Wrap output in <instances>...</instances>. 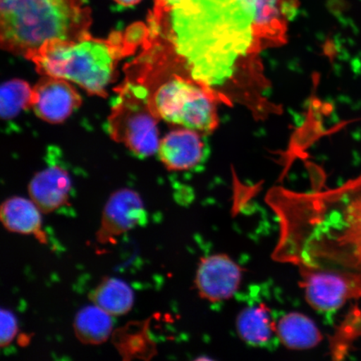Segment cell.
I'll return each mask as SVG.
<instances>
[{
  "label": "cell",
  "mask_w": 361,
  "mask_h": 361,
  "mask_svg": "<svg viewBox=\"0 0 361 361\" xmlns=\"http://www.w3.org/2000/svg\"><path fill=\"white\" fill-rule=\"evenodd\" d=\"M88 0H0V40L6 51L32 56L45 44L90 37Z\"/></svg>",
  "instance_id": "7a4b0ae2"
},
{
  "label": "cell",
  "mask_w": 361,
  "mask_h": 361,
  "mask_svg": "<svg viewBox=\"0 0 361 361\" xmlns=\"http://www.w3.org/2000/svg\"><path fill=\"white\" fill-rule=\"evenodd\" d=\"M145 215L139 194L132 189H119L111 194L104 207L97 241L102 245L114 242L117 237L141 224Z\"/></svg>",
  "instance_id": "9c48e42d"
},
{
  "label": "cell",
  "mask_w": 361,
  "mask_h": 361,
  "mask_svg": "<svg viewBox=\"0 0 361 361\" xmlns=\"http://www.w3.org/2000/svg\"><path fill=\"white\" fill-rule=\"evenodd\" d=\"M159 119L147 87L126 81L113 102L107 132L135 156L147 158L156 154L159 149Z\"/></svg>",
  "instance_id": "277c9868"
},
{
  "label": "cell",
  "mask_w": 361,
  "mask_h": 361,
  "mask_svg": "<svg viewBox=\"0 0 361 361\" xmlns=\"http://www.w3.org/2000/svg\"><path fill=\"white\" fill-rule=\"evenodd\" d=\"M28 60L34 62L39 73L71 81L99 97L106 96L116 74L114 47L92 36L45 44Z\"/></svg>",
  "instance_id": "3957f363"
},
{
  "label": "cell",
  "mask_w": 361,
  "mask_h": 361,
  "mask_svg": "<svg viewBox=\"0 0 361 361\" xmlns=\"http://www.w3.org/2000/svg\"><path fill=\"white\" fill-rule=\"evenodd\" d=\"M33 90V110L49 123H64L82 102L78 90L64 79L44 75Z\"/></svg>",
  "instance_id": "ba28073f"
},
{
  "label": "cell",
  "mask_w": 361,
  "mask_h": 361,
  "mask_svg": "<svg viewBox=\"0 0 361 361\" xmlns=\"http://www.w3.org/2000/svg\"><path fill=\"white\" fill-rule=\"evenodd\" d=\"M150 24L153 33L168 39L190 78L215 93L235 75L239 62L262 51L243 0H182L151 16Z\"/></svg>",
  "instance_id": "6da1fadb"
},
{
  "label": "cell",
  "mask_w": 361,
  "mask_h": 361,
  "mask_svg": "<svg viewBox=\"0 0 361 361\" xmlns=\"http://www.w3.org/2000/svg\"><path fill=\"white\" fill-rule=\"evenodd\" d=\"M152 99L157 116L166 123L204 135L214 133L219 125L220 99L191 78L171 76L156 90Z\"/></svg>",
  "instance_id": "5b68a950"
},
{
  "label": "cell",
  "mask_w": 361,
  "mask_h": 361,
  "mask_svg": "<svg viewBox=\"0 0 361 361\" xmlns=\"http://www.w3.org/2000/svg\"><path fill=\"white\" fill-rule=\"evenodd\" d=\"M33 88L20 79L6 81L0 90V116L4 121L16 118L22 111L32 107Z\"/></svg>",
  "instance_id": "d6986e66"
},
{
  "label": "cell",
  "mask_w": 361,
  "mask_h": 361,
  "mask_svg": "<svg viewBox=\"0 0 361 361\" xmlns=\"http://www.w3.org/2000/svg\"><path fill=\"white\" fill-rule=\"evenodd\" d=\"M242 273L236 263L224 255L202 259L197 271L196 286L203 299L221 302L230 299L240 286Z\"/></svg>",
  "instance_id": "30bf717a"
},
{
  "label": "cell",
  "mask_w": 361,
  "mask_h": 361,
  "mask_svg": "<svg viewBox=\"0 0 361 361\" xmlns=\"http://www.w3.org/2000/svg\"><path fill=\"white\" fill-rule=\"evenodd\" d=\"M111 314L96 305L85 307L75 315L74 331L78 340L85 345H101L111 335Z\"/></svg>",
  "instance_id": "ac0fdd59"
},
{
  "label": "cell",
  "mask_w": 361,
  "mask_h": 361,
  "mask_svg": "<svg viewBox=\"0 0 361 361\" xmlns=\"http://www.w3.org/2000/svg\"><path fill=\"white\" fill-rule=\"evenodd\" d=\"M113 1L120 4L121 6L132 7L137 6L142 0H113Z\"/></svg>",
  "instance_id": "7402d4cb"
},
{
  "label": "cell",
  "mask_w": 361,
  "mask_h": 361,
  "mask_svg": "<svg viewBox=\"0 0 361 361\" xmlns=\"http://www.w3.org/2000/svg\"><path fill=\"white\" fill-rule=\"evenodd\" d=\"M0 343L1 347L8 346L11 345L18 333V322L16 315L13 314L11 310L6 309H1L0 313Z\"/></svg>",
  "instance_id": "ffe728a7"
},
{
  "label": "cell",
  "mask_w": 361,
  "mask_h": 361,
  "mask_svg": "<svg viewBox=\"0 0 361 361\" xmlns=\"http://www.w3.org/2000/svg\"><path fill=\"white\" fill-rule=\"evenodd\" d=\"M250 11L252 28L261 49L286 42L290 23L300 0H243Z\"/></svg>",
  "instance_id": "52a82bcc"
},
{
  "label": "cell",
  "mask_w": 361,
  "mask_h": 361,
  "mask_svg": "<svg viewBox=\"0 0 361 361\" xmlns=\"http://www.w3.org/2000/svg\"><path fill=\"white\" fill-rule=\"evenodd\" d=\"M204 134L189 128L176 129L160 142L158 155L170 171H188L206 160L207 145Z\"/></svg>",
  "instance_id": "8fae6325"
},
{
  "label": "cell",
  "mask_w": 361,
  "mask_h": 361,
  "mask_svg": "<svg viewBox=\"0 0 361 361\" xmlns=\"http://www.w3.org/2000/svg\"><path fill=\"white\" fill-rule=\"evenodd\" d=\"M42 211L32 200L12 197L2 203L0 219L8 231L35 235L42 243H47L42 230Z\"/></svg>",
  "instance_id": "5bb4252c"
},
{
  "label": "cell",
  "mask_w": 361,
  "mask_h": 361,
  "mask_svg": "<svg viewBox=\"0 0 361 361\" xmlns=\"http://www.w3.org/2000/svg\"><path fill=\"white\" fill-rule=\"evenodd\" d=\"M149 319L130 322L113 333V344L124 360H147L157 354L155 343L149 335Z\"/></svg>",
  "instance_id": "9a60e30c"
},
{
  "label": "cell",
  "mask_w": 361,
  "mask_h": 361,
  "mask_svg": "<svg viewBox=\"0 0 361 361\" xmlns=\"http://www.w3.org/2000/svg\"><path fill=\"white\" fill-rule=\"evenodd\" d=\"M71 186V178L66 169L52 164L34 176L28 191L31 200L42 213L48 214L67 204Z\"/></svg>",
  "instance_id": "4fadbf2b"
},
{
  "label": "cell",
  "mask_w": 361,
  "mask_h": 361,
  "mask_svg": "<svg viewBox=\"0 0 361 361\" xmlns=\"http://www.w3.org/2000/svg\"><path fill=\"white\" fill-rule=\"evenodd\" d=\"M300 274L306 300L319 312H331L361 298V269H310Z\"/></svg>",
  "instance_id": "8992f818"
},
{
  "label": "cell",
  "mask_w": 361,
  "mask_h": 361,
  "mask_svg": "<svg viewBox=\"0 0 361 361\" xmlns=\"http://www.w3.org/2000/svg\"><path fill=\"white\" fill-rule=\"evenodd\" d=\"M94 305L111 315L128 313L134 304V293L128 283L116 278H104L90 293Z\"/></svg>",
  "instance_id": "e0dca14e"
},
{
  "label": "cell",
  "mask_w": 361,
  "mask_h": 361,
  "mask_svg": "<svg viewBox=\"0 0 361 361\" xmlns=\"http://www.w3.org/2000/svg\"><path fill=\"white\" fill-rule=\"evenodd\" d=\"M277 316L264 302L252 300L239 313L236 326L239 336L247 345L274 349L279 345Z\"/></svg>",
  "instance_id": "7c38bea8"
},
{
  "label": "cell",
  "mask_w": 361,
  "mask_h": 361,
  "mask_svg": "<svg viewBox=\"0 0 361 361\" xmlns=\"http://www.w3.org/2000/svg\"><path fill=\"white\" fill-rule=\"evenodd\" d=\"M277 331L279 341L290 349L313 348L322 340V333L312 320L301 314L282 315L278 319Z\"/></svg>",
  "instance_id": "2e32d148"
},
{
  "label": "cell",
  "mask_w": 361,
  "mask_h": 361,
  "mask_svg": "<svg viewBox=\"0 0 361 361\" xmlns=\"http://www.w3.org/2000/svg\"><path fill=\"white\" fill-rule=\"evenodd\" d=\"M182 0H154V8L151 16L156 17L171 10Z\"/></svg>",
  "instance_id": "44dd1931"
}]
</instances>
